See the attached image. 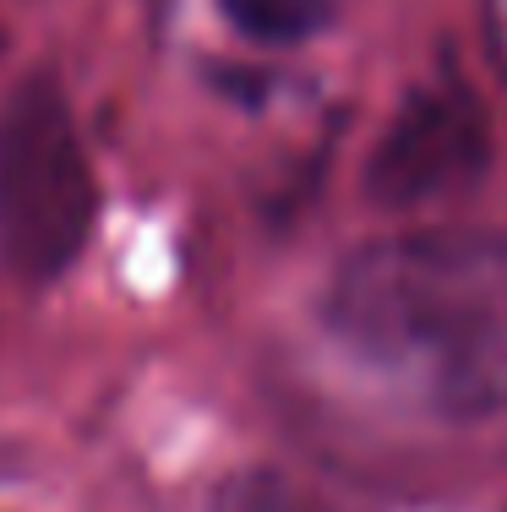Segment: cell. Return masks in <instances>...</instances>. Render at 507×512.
<instances>
[{"label": "cell", "mask_w": 507, "mask_h": 512, "mask_svg": "<svg viewBox=\"0 0 507 512\" xmlns=\"http://www.w3.org/2000/svg\"><path fill=\"white\" fill-rule=\"evenodd\" d=\"M322 322L360 376L437 420L507 409V229H398L338 262Z\"/></svg>", "instance_id": "6da1fadb"}, {"label": "cell", "mask_w": 507, "mask_h": 512, "mask_svg": "<svg viewBox=\"0 0 507 512\" xmlns=\"http://www.w3.org/2000/svg\"><path fill=\"white\" fill-rule=\"evenodd\" d=\"M99 224V180L66 88L33 71L0 104V262L28 284L71 273Z\"/></svg>", "instance_id": "7a4b0ae2"}, {"label": "cell", "mask_w": 507, "mask_h": 512, "mask_svg": "<svg viewBox=\"0 0 507 512\" xmlns=\"http://www.w3.org/2000/svg\"><path fill=\"white\" fill-rule=\"evenodd\" d=\"M491 120L458 77L409 82L366 158V197L388 213H426L480 186Z\"/></svg>", "instance_id": "3957f363"}, {"label": "cell", "mask_w": 507, "mask_h": 512, "mask_svg": "<svg viewBox=\"0 0 507 512\" xmlns=\"http://www.w3.org/2000/svg\"><path fill=\"white\" fill-rule=\"evenodd\" d=\"M219 17L246 44L289 50V44H306L328 28L333 0H219Z\"/></svg>", "instance_id": "277c9868"}, {"label": "cell", "mask_w": 507, "mask_h": 512, "mask_svg": "<svg viewBox=\"0 0 507 512\" xmlns=\"http://www.w3.org/2000/svg\"><path fill=\"white\" fill-rule=\"evenodd\" d=\"M497 60H507V0H497Z\"/></svg>", "instance_id": "5b68a950"}]
</instances>
